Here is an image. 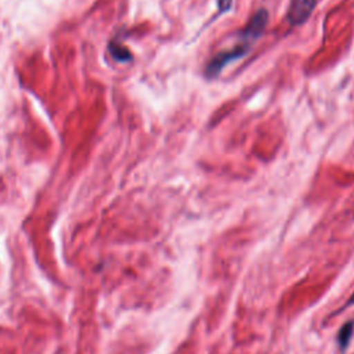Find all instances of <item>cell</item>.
I'll list each match as a JSON object with an SVG mask.
<instances>
[{
	"label": "cell",
	"instance_id": "277c9868",
	"mask_svg": "<svg viewBox=\"0 0 354 354\" xmlns=\"http://www.w3.org/2000/svg\"><path fill=\"white\" fill-rule=\"evenodd\" d=\"M111 53L113 54V57L116 59H120V61H126V59L131 58V54L126 48H123V47H116V48L111 47Z\"/></svg>",
	"mask_w": 354,
	"mask_h": 354
},
{
	"label": "cell",
	"instance_id": "6da1fadb",
	"mask_svg": "<svg viewBox=\"0 0 354 354\" xmlns=\"http://www.w3.org/2000/svg\"><path fill=\"white\" fill-rule=\"evenodd\" d=\"M267 21H268L267 10L261 8L256 11L249 19V22L246 24V26L239 32V40L231 48L216 54L209 61L205 69V76L207 79H216L225 66H228L231 62L238 61L239 58L246 55L250 51L252 46L263 35L267 26Z\"/></svg>",
	"mask_w": 354,
	"mask_h": 354
},
{
	"label": "cell",
	"instance_id": "8992f818",
	"mask_svg": "<svg viewBox=\"0 0 354 354\" xmlns=\"http://www.w3.org/2000/svg\"><path fill=\"white\" fill-rule=\"evenodd\" d=\"M354 304V293H353V296L350 297V300L347 301V306H353Z\"/></svg>",
	"mask_w": 354,
	"mask_h": 354
},
{
	"label": "cell",
	"instance_id": "7a4b0ae2",
	"mask_svg": "<svg viewBox=\"0 0 354 354\" xmlns=\"http://www.w3.org/2000/svg\"><path fill=\"white\" fill-rule=\"evenodd\" d=\"M317 1L318 0H290V6L288 10V19L290 25L297 26L306 22L314 11Z\"/></svg>",
	"mask_w": 354,
	"mask_h": 354
},
{
	"label": "cell",
	"instance_id": "5b68a950",
	"mask_svg": "<svg viewBox=\"0 0 354 354\" xmlns=\"http://www.w3.org/2000/svg\"><path fill=\"white\" fill-rule=\"evenodd\" d=\"M234 0H217V7H218V15L228 11L232 6Z\"/></svg>",
	"mask_w": 354,
	"mask_h": 354
},
{
	"label": "cell",
	"instance_id": "3957f363",
	"mask_svg": "<svg viewBox=\"0 0 354 354\" xmlns=\"http://www.w3.org/2000/svg\"><path fill=\"white\" fill-rule=\"evenodd\" d=\"M353 335H354V321H348L339 329V333H337V346L340 351H344L348 347Z\"/></svg>",
	"mask_w": 354,
	"mask_h": 354
}]
</instances>
